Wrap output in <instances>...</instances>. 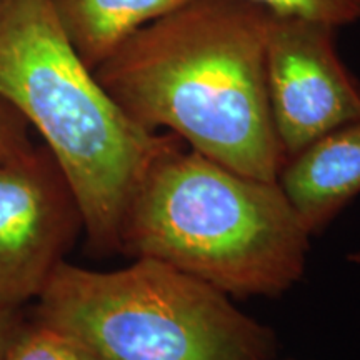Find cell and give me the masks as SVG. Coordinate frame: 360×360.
I'll return each instance as SVG.
<instances>
[{"label": "cell", "instance_id": "obj_1", "mask_svg": "<svg viewBox=\"0 0 360 360\" xmlns=\"http://www.w3.org/2000/svg\"><path fill=\"white\" fill-rule=\"evenodd\" d=\"M269 19L250 0H191L141 27L94 74L141 127L167 129L238 174L277 180L285 155L265 84Z\"/></svg>", "mask_w": 360, "mask_h": 360}, {"label": "cell", "instance_id": "obj_2", "mask_svg": "<svg viewBox=\"0 0 360 360\" xmlns=\"http://www.w3.org/2000/svg\"><path fill=\"white\" fill-rule=\"evenodd\" d=\"M310 236L277 180L238 174L170 134L130 199L120 250L227 295L277 297L302 277Z\"/></svg>", "mask_w": 360, "mask_h": 360}, {"label": "cell", "instance_id": "obj_3", "mask_svg": "<svg viewBox=\"0 0 360 360\" xmlns=\"http://www.w3.org/2000/svg\"><path fill=\"white\" fill-rule=\"evenodd\" d=\"M0 97L44 139L97 252L120 250L127 207L170 132L135 124L62 29L52 0H0Z\"/></svg>", "mask_w": 360, "mask_h": 360}, {"label": "cell", "instance_id": "obj_4", "mask_svg": "<svg viewBox=\"0 0 360 360\" xmlns=\"http://www.w3.org/2000/svg\"><path fill=\"white\" fill-rule=\"evenodd\" d=\"M37 299V321L101 360H277L272 328L155 259L110 272L62 260Z\"/></svg>", "mask_w": 360, "mask_h": 360}, {"label": "cell", "instance_id": "obj_5", "mask_svg": "<svg viewBox=\"0 0 360 360\" xmlns=\"http://www.w3.org/2000/svg\"><path fill=\"white\" fill-rule=\"evenodd\" d=\"M335 30L304 17L270 13L265 84L285 160L360 119V82L337 52Z\"/></svg>", "mask_w": 360, "mask_h": 360}, {"label": "cell", "instance_id": "obj_6", "mask_svg": "<svg viewBox=\"0 0 360 360\" xmlns=\"http://www.w3.org/2000/svg\"><path fill=\"white\" fill-rule=\"evenodd\" d=\"M82 219L47 147L0 164V307L37 299Z\"/></svg>", "mask_w": 360, "mask_h": 360}, {"label": "cell", "instance_id": "obj_7", "mask_svg": "<svg viewBox=\"0 0 360 360\" xmlns=\"http://www.w3.org/2000/svg\"><path fill=\"white\" fill-rule=\"evenodd\" d=\"M277 182L307 231L321 232L360 193V119L287 159Z\"/></svg>", "mask_w": 360, "mask_h": 360}, {"label": "cell", "instance_id": "obj_8", "mask_svg": "<svg viewBox=\"0 0 360 360\" xmlns=\"http://www.w3.org/2000/svg\"><path fill=\"white\" fill-rule=\"evenodd\" d=\"M191 0H52L62 29L79 57L96 70L143 25Z\"/></svg>", "mask_w": 360, "mask_h": 360}, {"label": "cell", "instance_id": "obj_9", "mask_svg": "<svg viewBox=\"0 0 360 360\" xmlns=\"http://www.w3.org/2000/svg\"><path fill=\"white\" fill-rule=\"evenodd\" d=\"M4 360H101L82 342L49 323L24 326Z\"/></svg>", "mask_w": 360, "mask_h": 360}, {"label": "cell", "instance_id": "obj_10", "mask_svg": "<svg viewBox=\"0 0 360 360\" xmlns=\"http://www.w3.org/2000/svg\"><path fill=\"white\" fill-rule=\"evenodd\" d=\"M272 15L304 17L335 29L360 20V0H250Z\"/></svg>", "mask_w": 360, "mask_h": 360}, {"label": "cell", "instance_id": "obj_11", "mask_svg": "<svg viewBox=\"0 0 360 360\" xmlns=\"http://www.w3.org/2000/svg\"><path fill=\"white\" fill-rule=\"evenodd\" d=\"M30 125L27 120L0 97V164L19 159L32 152L35 146L30 141Z\"/></svg>", "mask_w": 360, "mask_h": 360}, {"label": "cell", "instance_id": "obj_12", "mask_svg": "<svg viewBox=\"0 0 360 360\" xmlns=\"http://www.w3.org/2000/svg\"><path fill=\"white\" fill-rule=\"evenodd\" d=\"M24 327L15 307H0V360L6 359L11 345Z\"/></svg>", "mask_w": 360, "mask_h": 360}, {"label": "cell", "instance_id": "obj_13", "mask_svg": "<svg viewBox=\"0 0 360 360\" xmlns=\"http://www.w3.org/2000/svg\"><path fill=\"white\" fill-rule=\"evenodd\" d=\"M347 259L350 260V262H354V264H360V249L355 250L354 254H350Z\"/></svg>", "mask_w": 360, "mask_h": 360}]
</instances>
